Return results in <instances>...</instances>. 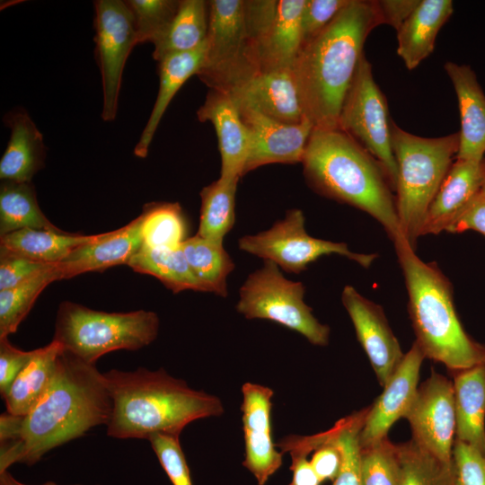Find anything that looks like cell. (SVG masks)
I'll return each mask as SVG.
<instances>
[{"label":"cell","instance_id":"1","mask_svg":"<svg viewBox=\"0 0 485 485\" xmlns=\"http://www.w3.org/2000/svg\"><path fill=\"white\" fill-rule=\"evenodd\" d=\"M112 401L103 373L63 348L47 392L23 418L18 440L1 443L0 472L31 466L50 450L109 423Z\"/></svg>","mask_w":485,"mask_h":485},{"label":"cell","instance_id":"2","mask_svg":"<svg viewBox=\"0 0 485 485\" xmlns=\"http://www.w3.org/2000/svg\"><path fill=\"white\" fill-rule=\"evenodd\" d=\"M381 25L374 1L351 0L294 64L306 118L313 128H339V118L369 33Z\"/></svg>","mask_w":485,"mask_h":485},{"label":"cell","instance_id":"3","mask_svg":"<svg viewBox=\"0 0 485 485\" xmlns=\"http://www.w3.org/2000/svg\"><path fill=\"white\" fill-rule=\"evenodd\" d=\"M103 375L112 401L107 435L113 438L180 436L190 423L224 412L217 396L190 387L163 368L112 369Z\"/></svg>","mask_w":485,"mask_h":485},{"label":"cell","instance_id":"4","mask_svg":"<svg viewBox=\"0 0 485 485\" xmlns=\"http://www.w3.org/2000/svg\"><path fill=\"white\" fill-rule=\"evenodd\" d=\"M302 163L305 179L316 192L370 215L393 244L406 241L383 167L342 130L313 128Z\"/></svg>","mask_w":485,"mask_h":485},{"label":"cell","instance_id":"5","mask_svg":"<svg viewBox=\"0 0 485 485\" xmlns=\"http://www.w3.org/2000/svg\"><path fill=\"white\" fill-rule=\"evenodd\" d=\"M394 248L405 279L416 342L425 357L445 365L451 373L485 364V345L463 329L450 280L436 263L421 260L407 241Z\"/></svg>","mask_w":485,"mask_h":485},{"label":"cell","instance_id":"6","mask_svg":"<svg viewBox=\"0 0 485 485\" xmlns=\"http://www.w3.org/2000/svg\"><path fill=\"white\" fill-rule=\"evenodd\" d=\"M392 146L397 163L396 208L402 234L415 250L428 209L456 158L459 134L422 137L392 120Z\"/></svg>","mask_w":485,"mask_h":485},{"label":"cell","instance_id":"7","mask_svg":"<svg viewBox=\"0 0 485 485\" xmlns=\"http://www.w3.org/2000/svg\"><path fill=\"white\" fill-rule=\"evenodd\" d=\"M159 318L151 311L107 313L65 301L58 308L53 340L89 364L115 350H137L157 337Z\"/></svg>","mask_w":485,"mask_h":485},{"label":"cell","instance_id":"8","mask_svg":"<svg viewBox=\"0 0 485 485\" xmlns=\"http://www.w3.org/2000/svg\"><path fill=\"white\" fill-rule=\"evenodd\" d=\"M206 54L197 76L210 90L233 94L260 73L245 28L243 0H211Z\"/></svg>","mask_w":485,"mask_h":485},{"label":"cell","instance_id":"9","mask_svg":"<svg viewBox=\"0 0 485 485\" xmlns=\"http://www.w3.org/2000/svg\"><path fill=\"white\" fill-rule=\"evenodd\" d=\"M237 311L247 319H263L303 335L310 343L326 346L330 327L321 323L304 302V287L287 279L278 265H264L249 275L239 291Z\"/></svg>","mask_w":485,"mask_h":485},{"label":"cell","instance_id":"10","mask_svg":"<svg viewBox=\"0 0 485 485\" xmlns=\"http://www.w3.org/2000/svg\"><path fill=\"white\" fill-rule=\"evenodd\" d=\"M391 123L387 100L375 83L372 65L364 54L342 103L339 128L381 164L394 191L398 170L392 146Z\"/></svg>","mask_w":485,"mask_h":485},{"label":"cell","instance_id":"11","mask_svg":"<svg viewBox=\"0 0 485 485\" xmlns=\"http://www.w3.org/2000/svg\"><path fill=\"white\" fill-rule=\"evenodd\" d=\"M240 250L269 260L289 273H300L319 258L339 254L368 268L377 254L351 251L345 242L314 238L304 228V216L300 209H290L284 219L269 229L244 235L238 241Z\"/></svg>","mask_w":485,"mask_h":485},{"label":"cell","instance_id":"12","mask_svg":"<svg viewBox=\"0 0 485 485\" xmlns=\"http://www.w3.org/2000/svg\"><path fill=\"white\" fill-rule=\"evenodd\" d=\"M95 57L102 82L104 121L115 119L122 74L127 59L137 43L134 20L125 1L94 2Z\"/></svg>","mask_w":485,"mask_h":485},{"label":"cell","instance_id":"13","mask_svg":"<svg viewBox=\"0 0 485 485\" xmlns=\"http://www.w3.org/2000/svg\"><path fill=\"white\" fill-rule=\"evenodd\" d=\"M405 419L412 431L411 439L440 460L453 461L456 415L451 380L432 369L418 388Z\"/></svg>","mask_w":485,"mask_h":485},{"label":"cell","instance_id":"14","mask_svg":"<svg viewBox=\"0 0 485 485\" xmlns=\"http://www.w3.org/2000/svg\"><path fill=\"white\" fill-rule=\"evenodd\" d=\"M237 106L250 138L243 175L269 163H302L313 129L308 119L297 124H287L255 108L241 104Z\"/></svg>","mask_w":485,"mask_h":485},{"label":"cell","instance_id":"15","mask_svg":"<svg viewBox=\"0 0 485 485\" xmlns=\"http://www.w3.org/2000/svg\"><path fill=\"white\" fill-rule=\"evenodd\" d=\"M241 405L245 445L243 466L259 485H265L281 467L283 453L273 441L271 410L273 391L254 383L242 386Z\"/></svg>","mask_w":485,"mask_h":485},{"label":"cell","instance_id":"16","mask_svg":"<svg viewBox=\"0 0 485 485\" xmlns=\"http://www.w3.org/2000/svg\"><path fill=\"white\" fill-rule=\"evenodd\" d=\"M341 301L352 321L357 340L366 353L379 384L384 387L405 354L384 310L352 286L343 288Z\"/></svg>","mask_w":485,"mask_h":485},{"label":"cell","instance_id":"17","mask_svg":"<svg viewBox=\"0 0 485 485\" xmlns=\"http://www.w3.org/2000/svg\"><path fill=\"white\" fill-rule=\"evenodd\" d=\"M426 358L415 341L384 387V392L369 406L360 432L361 448L387 437L391 427L405 418L418 391L419 371Z\"/></svg>","mask_w":485,"mask_h":485},{"label":"cell","instance_id":"18","mask_svg":"<svg viewBox=\"0 0 485 485\" xmlns=\"http://www.w3.org/2000/svg\"><path fill=\"white\" fill-rule=\"evenodd\" d=\"M485 160H458L452 164L432 200L420 236L439 234L450 229L473 198L481 191Z\"/></svg>","mask_w":485,"mask_h":485},{"label":"cell","instance_id":"19","mask_svg":"<svg viewBox=\"0 0 485 485\" xmlns=\"http://www.w3.org/2000/svg\"><path fill=\"white\" fill-rule=\"evenodd\" d=\"M198 119L213 124L221 156L220 178L243 176L250 138L239 108L230 93L210 90L197 110Z\"/></svg>","mask_w":485,"mask_h":485},{"label":"cell","instance_id":"20","mask_svg":"<svg viewBox=\"0 0 485 485\" xmlns=\"http://www.w3.org/2000/svg\"><path fill=\"white\" fill-rule=\"evenodd\" d=\"M231 95L237 104L255 108L287 124L307 119L293 68L260 72Z\"/></svg>","mask_w":485,"mask_h":485},{"label":"cell","instance_id":"21","mask_svg":"<svg viewBox=\"0 0 485 485\" xmlns=\"http://www.w3.org/2000/svg\"><path fill=\"white\" fill-rule=\"evenodd\" d=\"M142 216L127 225L76 248L58 263L63 279L91 271H101L117 265L127 264L143 245Z\"/></svg>","mask_w":485,"mask_h":485},{"label":"cell","instance_id":"22","mask_svg":"<svg viewBox=\"0 0 485 485\" xmlns=\"http://www.w3.org/2000/svg\"><path fill=\"white\" fill-rule=\"evenodd\" d=\"M445 71L454 88L461 120L458 160L485 156V94L474 71L467 65L448 61Z\"/></svg>","mask_w":485,"mask_h":485},{"label":"cell","instance_id":"23","mask_svg":"<svg viewBox=\"0 0 485 485\" xmlns=\"http://www.w3.org/2000/svg\"><path fill=\"white\" fill-rule=\"evenodd\" d=\"M4 122L10 128V138L0 160V179L31 182L44 165L43 136L26 110L20 108L6 113Z\"/></svg>","mask_w":485,"mask_h":485},{"label":"cell","instance_id":"24","mask_svg":"<svg viewBox=\"0 0 485 485\" xmlns=\"http://www.w3.org/2000/svg\"><path fill=\"white\" fill-rule=\"evenodd\" d=\"M450 0H419L397 32V54L409 70L416 68L435 48L436 36L453 14Z\"/></svg>","mask_w":485,"mask_h":485},{"label":"cell","instance_id":"25","mask_svg":"<svg viewBox=\"0 0 485 485\" xmlns=\"http://www.w3.org/2000/svg\"><path fill=\"white\" fill-rule=\"evenodd\" d=\"M305 0H278L271 26L259 44L260 72L293 68L303 46L302 13Z\"/></svg>","mask_w":485,"mask_h":485},{"label":"cell","instance_id":"26","mask_svg":"<svg viewBox=\"0 0 485 485\" xmlns=\"http://www.w3.org/2000/svg\"><path fill=\"white\" fill-rule=\"evenodd\" d=\"M455 439L485 453V364L452 372Z\"/></svg>","mask_w":485,"mask_h":485},{"label":"cell","instance_id":"27","mask_svg":"<svg viewBox=\"0 0 485 485\" xmlns=\"http://www.w3.org/2000/svg\"><path fill=\"white\" fill-rule=\"evenodd\" d=\"M206 42L198 48L165 57L158 65L159 89L147 123L134 149V154L139 158L146 157L149 146L158 125L171 101L192 75H197L202 66Z\"/></svg>","mask_w":485,"mask_h":485},{"label":"cell","instance_id":"28","mask_svg":"<svg viewBox=\"0 0 485 485\" xmlns=\"http://www.w3.org/2000/svg\"><path fill=\"white\" fill-rule=\"evenodd\" d=\"M62 350L54 340L34 349L31 361L2 395L7 412L26 416L37 405L53 382Z\"/></svg>","mask_w":485,"mask_h":485},{"label":"cell","instance_id":"29","mask_svg":"<svg viewBox=\"0 0 485 485\" xmlns=\"http://www.w3.org/2000/svg\"><path fill=\"white\" fill-rule=\"evenodd\" d=\"M208 22V1H180L172 21L154 43V59L159 62L170 55L192 51L201 47L207 37Z\"/></svg>","mask_w":485,"mask_h":485},{"label":"cell","instance_id":"30","mask_svg":"<svg viewBox=\"0 0 485 485\" xmlns=\"http://www.w3.org/2000/svg\"><path fill=\"white\" fill-rule=\"evenodd\" d=\"M99 235L25 228L1 236L0 247L36 260L59 263L76 248L96 240Z\"/></svg>","mask_w":485,"mask_h":485},{"label":"cell","instance_id":"31","mask_svg":"<svg viewBox=\"0 0 485 485\" xmlns=\"http://www.w3.org/2000/svg\"><path fill=\"white\" fill-rule=\"evenodd\" d=\"M128 265L135 271L158 278L173 293L207 292L190 269L181 248L152 249L142 245Z\"/></svg>","mask_w":485,"mask_h":485},{"label":"cell","instance_id":"32","mask_svg":"<svg viewBox=\"0 0 485 485\" xmlns=\"http://www.w3.org/2000/svg\"><path fill=\"white\" fill-rule=\"evenodd\" d=\"M25 228L64 232L43 214L31 182L2 181L0 236Z\"/></svg>","mask_w":485,"mask_h":485},{"label":"cell","instance_id":"33","mask_svg":"<svg viewBox=\"0 0 485 485\" xmlns=\"http://www.w3.org/2000/svg\"><path fill=\"white\" fill-rule=\"evenodd\" d=\"M239 179H223L211 182L200 191L201 208L198 235L223 243L235 222V194Z\"/></svg>","mask_w":485,"mask_h":485},{"label":"cell","instance_id":"34","mask_svg":"<svg viewBox=\"0 0 485 485\" xmlns=\"http://www.w3.org/2000/svg\"><path fill=\"white\" fill-rule=\"evenodd\" d=\"M181 248L193 273L207 291L225 297L227 277L235 266L223 243L196 234L187 238Z\"/></svg>","mask_w":485,"mask_h":485},{"label":"cell","instance_id":"35","mask_svg":"<svg viewBox=\"0 0 485 485\" xmlns=\"http://www.w3.org/2000/svg\"><path fill=\"white\" fill-rule=\"evenodd\" d=\"M60 279L63 275L57 263L13 287L0 290V338L14 333L42 290Z\"/></svg>","mask_w":485,"mask_h":485},{"label":"cell","instance_id":"36","mask_svg":"<svg viewBox=\"0 0 485 485\" xmlns=\"http://www.w3.org/2000/svg\"><path fill=\"white\" fill-rule=\"evenodd\" d=\"M143 245L152 249H178L187 239V224L178 203L155 202L144 207Z\"/></svg>","mask_w":485,"mask_h":485},{"label":"cell","instance_id":"37","mask_svg":"<svg viewBox=\"0 0 485 485\" xmlns=\"http://www.w3.org/2000/svg\"><path fill=\"white\" fill-rule=\"evenodd\" d=\"M397 445L401 485H456L453 461L440 460L413 439Z\"/></svg>","mask_w":485,"mask_h":485},{"label":"cell","instance_id":"38","mask_svg":"<svg viewBox=\"0 0 485 485\" xmlns=\"http://www.w3.org/2000/svg\"><path fill=\"white\" fill-rule=\"evenodd\" d=\"M368 408L340 419L331 428L342 454L340 471L332 485H361L359 437Z\"/></svg>","mask_w":485,"mask_h":485},{"label":"cell","instance_id":"39","mask_svg":"<svg viewBox=\"0 0 485 485\" xmlns=\"http://www.w3.org/2000/svg\"><path fill=\"white\" fill-rule=\"evenodd\" d=\"M361 485H401L398 445L385 437L361 448Z\"/></svg>","mask_w":485,"mask_h":485},{"label":"cell","instance_id":"40","mask_svg":"<svg viewBox=\"0 0 485 485\" xmlns=\"http://www.w3.org/2000/svg\"><path fill=\"white\" fill-rule=\"evenodd\" d=\"M132 14L137 43H154L165 31L175 16L180 1L128 0L125 1Z\"/></svg>","mask_w":485,"mask_h":485},{"label":"cell","instance_id":"41","mask_svg":"<svg viewBox=\"0 0 485 485\" xmlns=\"http://www.w3.org/2000/svg\"><path fill=\"white\" fill-rule=\"evenodd\" d=\"M148 441L172 485H192L190 469L179 436L154 434L148 438Z\"/></svg>","mask_w":485,"mask_h":485},{"label":"cell","instance_id":"42","mask_svg":"<svg viewBox=\"0 0 485 485\" xmlns=\"http://www.w3.org/2000/svg\"><path fill=\"white\" fill-rule=\"evenodd\" d=\"M57 264L36 260L0 247V290L13 287Z\"/></svg>","mask_w":485,"mask_h":485},{"label":"cell","instance_id":"43","mask_svg":"<svg viewBox=\"0 0 485 485\" xmlns=\"http://www.w3.org/2000/svg\"><path fill=\"white\" fill-rule=\"evenodd\" d=\"M315 447L313 450L310 463L322 482L334 481L341 467L342 454L334 439L331 428L326 431L313 435Z\"/></svg>","mask_w":485,"mask_h":485},{"label":"cell","instance_id":"44","mask_svg":"<svg viewBox=\"0 0 485 485\" xmlns=\"http://www.w3.org/2000/svg\"><path fill=\"white\" fill-rule=\"evenodd\" d=\"M453 462L456 485H485V455L481 452L455 439Z\"/></svg>","mask_w":485,"mask_h":485},{"label":"cell","instance_id":"45","mask_svg":"<svg viewBox=\"0 0 485 485\" xmlns=\"http://www.w3.org/2000/svg\"><path fill=\"white\" fill-rule=\"evenodd\" d=\"M351 0H305L302 13L303 44L322 31Z\"/></svg>","mask_w":485,"mask_h":485},{"label":"cell","instance_id":"46","mask_svg":"<svg viewBox=\"0 0 485 485\" xmlns=\"http://www.w3.org/2000/svg\"><path fill=\"white\" fill-rule=\"evenodd\" d=\"M277 6V0H243L246 32L256 55L259 44L273 22Z\"/></svg>","mask_w":485,"mask_h":485},{"label":"cell","instance_id":"47","mask_svg":"<svg viewBox=\"0 0 485 485\" xmlns=\"http://www.w3.org/2000/svg\"><path fill=\"white\" fill-rule=\"evenodd\" d=\"M34 349L23 351L15 348L8 337L0 338V393L3 395L28 365Z\"/></svg>","mask_w":485,"mask_h":485},{"label":"cell","instance_id":"48","mask_svg":"<svg viewBox=\"0 0 485 485\" xmlns=\"http://www.w3.org/2000/svg\"><path fill=\"white\" fill-rule=\"evenodd\" d=\"M381 25L400 29L416 8L419 0H374Z\"/></svg>","mask_w":485,"mask_h":485},{"label":"cell","instance_id":"49","mask_svg":"<svg viewBox=\"0 0 485 485\" xmlns=\"http://www.w3.org/2000/svg\"><path fill=\"white\" fill-rule=\"evenodd\" d=\"M467 230L476 231L485 236V194L481 191L459 216L449 233L460 234Z\"/></svg>","mask_w":485,"mask_h":485},{"label":"cell","instance_id":"50","mask_svg":"<svg viewBox=\"0 0 485 485\" xmlns=\"http://www.w3.org/2000/svg\"><path fill=\"white\" fill-rule=\"evenodd\" d=\"M287 453L291 456L290 470L293 473L288 485H320L322 483L308 460V454L298 450H289Z\"/></svg>","mask_w":485,"mask_h":485},{"label":"cell","instance_id":"51","mask_svg":"<svg viewBox=\"0 0 485 485\" xmlns=\"http://www.w3.org/2000/svg\"><path fill=\"white\" fill-rule=\"evenodd\" d=\"M24 416H16L9 412L0 416V441L8 442L18 440L21 436Z\"/></svg>","mask_w":485,"mask_h":485},{"label":"cell","instance_id":"52","mask_svg":"<svg viewBox=\"0 0 485 485\" xmlns=\"http://www.w3.org/2000/svg\"><path fill=\"white\" fill-rule=\"evenodd\" d=\"M0 485H28L20 482L17 481L8 471L0 472ZM41 485H58L53 481H48ZM72 485H82V484H72Z\"/></svg>","mask_w":485,"mask_h":485},{"label":"cell","instance_id":"53","mask_svg":"<svg viewBox=\"0 0 485 485\" xmlns=\"http://www.w3.org/2000/svg\"><path fill=\"white\" fill-rule=\"evenodd\" d=\"M484 160H485V156H484ZM481 192L485 194V179H484V182H483V185H482Z\"/></svg>","mask_w":485,"mask_h":485},{"label":"cell","instance_id":"54","mask_svg":"<svg viewBox=\"0 0 485 485\" xmlns=\"http://www.w3.org/2000/svg\"><path fill=\"white\" fill-rule=\"evenodd\" d=\"M484 455H485V453H484Z\"/></svg>","mask_w":485,"mask_h":485}]
</instances>
